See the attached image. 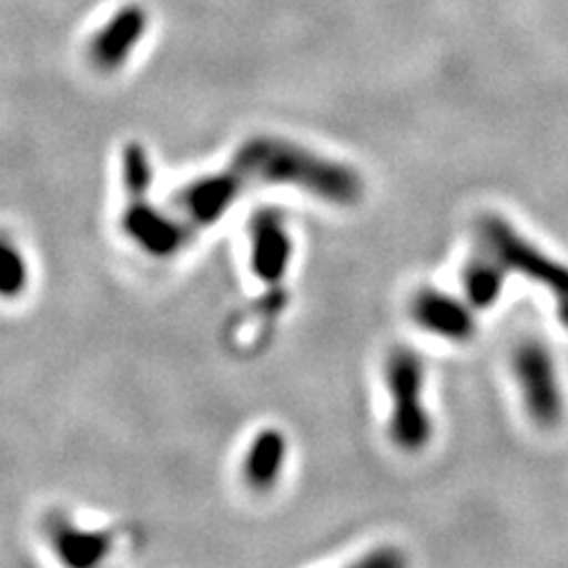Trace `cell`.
<instances>
[{
	"instance_id": "1",
	"label": "cell",
	"mask_w": 568,
	"mask_h": 568,
	"mask_svg": "<svg viewBox=\"0 0 568 568\" xmlns=\"http://www.w3.org/2000/svg\"><path fill=\"white\" fill-rule=\"evenodd\" d=\"M233 171L244 181L284 183L306 190L327 202L348 204L361 197L358 175L327 159H320L290 142L254 140L240 150Z\"/></svg>"
},
{
	"instance_id": "2",
	"label": "cell",
	"mask_w": 568,
	"mask_h": 568,
	"mask_svg": "<svg viewBox=\"0 0 568 568\" xmlns=\"http://www.w3.org/2000/svg\"><path fill=\"white\" fill-rule=\"evenodd\" d=\"M478 235H481L484 252L500 263L505 273H521L555 294L561 323L568 327V268L545 256L540 248L528 244L524 237L514 233V227L497 216H486L481 225H478Z\"/></svg>"
},
{
	"instance_id": "3",
	"label": "cell",
	"mask_w": 568,
	"mask_h": 568,
	"mask_svg": "<svg viewBox=\"0 0 568 568\" xmlns=\"http://www.w3.org/2000/svg\"><path fill=\"white\" fill-rule=\"evenodd\" d=\"M386 382L394 413H390V436L405 450H419L432 438V419L422 403L424 367L410 351H394L386 365Z\"/></svg>"
},
{
	"instance_id": "4",
	"label": "cell",
	"mask_w": 568,
	"mask_h": 568,
	"mask_svg": "<svg viewBox=\"0 0 568 568\" xmlns=\"http://www.w3.org/2000/svg\"><path fill=\"white\" fill-rule=\"evenodd\" d=\"M517 377L532 422L545 426V429H552L564 415L552 355L536 342L524 344L517 351Z\"/></svg>"
},
{
	"instance_id": "5",
	"label": "cell",
	"mask_w": 568,
	"mask_h": 568,
	"mask_svg": "<svg viewBox=\"0 0 568 568\" xmlns=\"http://www.w3.org/2000/svg\"><path fill=\"white\" fill-rule=\"evenodd\" d=\"M148 29V14L140 6H129L119 10L106 27L98 31L95 39L88 48L93 64L102 71H114L129 60L135 45L140 43L142 33Z\"/></svg>"
},
{
	"instance_id": "6",
	"label": "cell",
	"mask_w": 568,
	"mask_h": 568,
	"mask_svg": "<svg viewBox=\"0 0 568 568\" xmlns=\"http://www.w3.org/2000/svg\"><path fill=\"white\" fill-rule=\"evenodd\" d=\"M292 242L287 227L275 213H261L252 225V268L268 284H277L287 273Z\"/></svg>"
},
{
	"instance_id": "7",
	"label": "cell",
	"mask_w": 568,
	"mask_h": 568,
	"mask_svg": "<svg viewBox=\"0 0 568 568\" xmlns=\"http://www.w3.org/2000/svg\"><path fill=\"white\" fill-rule=\"evenodd\" d=\"M413 317L422 329L446 336V339L453 342H465L474 332V320L469 315V308L434 290H424L419 296H415Z\"/></svg>"
},
{
	"instance_id": "8",
	"label": "cell",
	"mask_w": 568,
	"mask_h": 568,
	"mask_svg": "<svg viewBox=\"0 0 568 568\" xmlns=\"http://www.w3.org/2000/svg\"><path fill=\"white\" fill-rule=\"evenodd\" d=\"M123 230H126L129 237L135 240L145 252L156 256H169L175 254L187 240V230L178 225L175 221L162 216L154 206L148 204H131L126 216H123Z\"/></svg>"
},
{
	"instance_id": "9",
	"label": "cell",
	"mask_w": 568,
	"mask_h": 568,
	"mask_svg": "<svg viewBox=\"0 0 568 568\" xmlns=\"http://www.w3.org/2000/svg\"><path fill=\"white\" fill-rule=\"evenodd\" d=\"M242 187V178L227 171L213 178H202L200 183L185 187L181 194V206L190 213L194 223H213L233 206Z\"/></svg>"
},
{
	"instance_id": "10",
	"label": "cell",
	"mask_w": 568,
	"mask_h": 568,
	"mask_svg": "<svg viewBox=\"0 0 568 568\" xmlns=\"http://www.w3.org/2000/svg\"><path fill=\"white\" fill-rule=\"evenodd\" d=\"M48 538L67 566H91L110 552V538L104 532L81 530L64 517H52L48 521Z\"/></svg>"
},
{
	"instance_id": "11",
	"label": "cell",
	"mask_w": 568,
	"mask_h": 568,
	"mask_svg": "<svg viewBox=\"0 0 568 568\" xmlns=\"http://www.w3.org/2000/svg\"><path fill=\"white\" fill-rule=\"evenodd\" d=\"M284 459H287V440L277 432H263L244 459L246 484L256 490H268L280 478Z\"/></svg>"
},
{
	"instance_id": "12",
	"label": "cell",
	"mask_w": 568,
	"mask_h": 568,
	"mask_svg": "<svg viewBox=\"0 0 568 568\" xmlns=\"http://www.w3.org/2000/svg\"><path fill=\"white\" fill-rule=\"evenodd\" d=\"M505 284V268L488 252H481L469 261L465 273V290L474 308L493 306Z\"/></svg>"
},
{
	"instance_id": "13",
	"label": "cell",
	"mask_w": 568,
	"mask_h": 568,
	"mask_svg": "<svg viewBox=\"0 0 568 568\" xmlns=\"http://www.w3.org/2000/svg\"><path fill=\"white\" fill-rule=\"evenodd\" d=\"M29 282V265L22 254L8 235L0 233V296L17 298L22 296Z\"/></svg>"
}]
</instances>
